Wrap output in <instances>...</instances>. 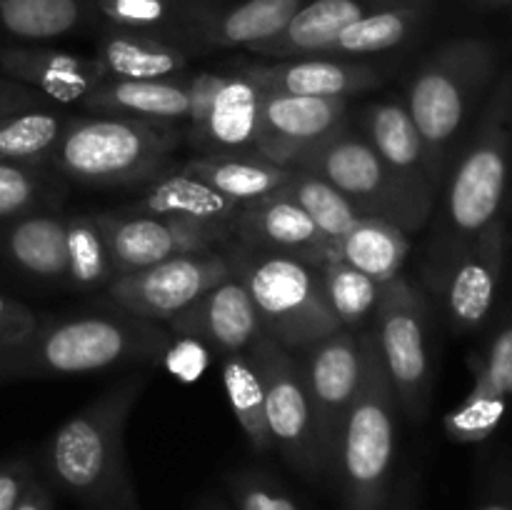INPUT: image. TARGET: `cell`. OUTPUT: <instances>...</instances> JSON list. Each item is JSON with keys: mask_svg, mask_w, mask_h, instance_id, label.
<instances>
[{"mask_svg": "<svg viewBox=\"0 0 512 510\" xmlns=\"http://www.w3.org/2000/svg\"><path fill=\"white\" fill-rule=\"evenodd\" d=\"M348 128V98L265 93L260 108L258 155L298 168L315 148Z\"/></svg>", "mask_w": 512, "mask_h": 510, "instance_id": "13", "label": "cell"}, {"mask_svg": "<svg viewBox=\"0 0 512 510\" xmlns=\"http://www.w3.org/2000/svg\"><path fill=\"white\" fill-rule=\"evenodd\" d=\"M308 0H218L188 40L190 55L233 50L275 38Z\"/></svg>", "mask_w": 512, "mask_h": 510, "instance_id": "23", "label": "cell"}, {"mask_svg": "<svg viewBox=\"0 0 512 510\" xmlns=\"http://www.w3.org/2000/svg\"><path fill=\"white\" fill-rule=\"evenodd\" d=\"M230 240L255 253L288 255L315 268L340 258L338 245L313 223V218L295 200L285 198L283 193L243 205Z\"/></svg>", "mask_w": 512, "mask_h": 510, "instance_id": "16", "label": "cell"}, {"mask_svg": "<svg viewBox=\"0 0 512 510\" xmlns=\"http://www.w3.org/2000/svg\"><path fill=\"white\" fill-rule=\"evenodd\" d=\"M98 23L95 0H0V25L20 40H55Z\"/></svg>", "mask_w": 512, "mask_h": 510, "instance_id": "31", "label": "cell"}, {"mask_svg": "<svg viewBox=\"0 0 512 510\" xmlns=\"http://www.w3.org/2000/svg\"><path fill=\"white\" fill-rule=\"evenodd\" d=\"M278 193L295 200L335 245H340V240L363 220V215L350 205V200L340 190L305 168H295L293 178Z\"/></svg>", "mask_w": 512, "mask_h": 510, "instance_id": "35", "label": "cell"}, {"mask_svg": "<svg viewBox=\"0 0 512 510\" xmlns=\"http://www.w3.org/2000/svg\"><path fill=\"white\" fill-rule=\"evenodd\" d=\"M180 170L233 203L248 205L278 193L293 178L295 168L270 163L260 155H195Z\"/></svg>", "mask_w": 512, "mask_h": 510, "instance_id": "30", "label": "cell"}, {"mask_svg": "<svg viewBox=\"0 0 512 510\" xmlns=\"http://www.w3.org/2000/svg\"><path fill=\"white\" fill-rule=\"evenodd\" d=\"M298 168L328 180L363 218L383 220L408 235L420 233L433 218L435 203L408 188L368 140L350 128L315 148Z\"/></svg>", "mask_w": 512, "mask_h": 510, "instance_id": "8", "label": "cell"}, {"mask_svg": "<svg viewBox=\"0 0 512 510\" xmlns=\"http://www.w3.org/2000/svg\"><path fill=\"white\" fill-rule=\"evenodd\" d=\"M230 275L233 268L225 250L213 248L178 255L133 273H118L108 283V298L115 308L135 318L165 325Z\"/></svg>", "mask_w": 512, "mask_h": 510, "instance_id": "12", "label": "cell"}, {"mask_svg": "<svg viewBox=\"0 0 512 510\" xmlns=\"http://www.w3.org/2000/svg\"><path fill=\"white\" fill-rule=\"evenodd\" d=\"M440 0H398L345 28L323 58H370L398 50L418 38L433 20ZM318 58V55H315Z\"/></svg>", "mask_w": 512, "mask_h": 510, "instance_id": "27", "label": "cell"}, {"mask_svg": "<svg viewBox=\"0 0 512 510\" xmlns=\"http://www.w3.org/2000/svg\"><path fill=\"white\" fill-rule=\"evenodd\" d=\"M505 410H508V403L468 393L458 408L445 415V433L455 443H480V440L493 435V430L503 420Z\"/></svg>", "mask_w": 512, "mask_h": 510, "instance_id": "40", "label": "cell"}, {"mask_svg": "<svg viewBox=\"0 0 512 510\" xmlns=\"http://www.w3.org/2000/svg\"><path fill=\"white\" fill-rule=\"evenodd\" d=\"M0 255L33 278L68 283L65 218L50 210H30L5 220L0 225Z\"/></svg>", "mask_w": 512, "mask_h": 510, "instance_id": "26", "label": "cell"}, {"mask_svg": "<svg viewBox=\"0 0 512 510\" xmlns=\"http://www.w3.org/2000/svg\"><path fill=\"white\" fill-rule=\"evenodd\" d=\"M0 70L10 80L28 85L53 103H68L78 108L105 80L95 55L88 58V55L43 48V45L0 48Z\"/></svg>", "mask_w": 512, "mask_h": 510, "instance_id": "21", "label": "cell"}, {"mask_svg": "<svg viewBox=\"0 0 512 510\" xmlns=\"http://www.w3.org/2000/svg\"><path fill=\"white\" fill-rule=\"evenodd\" d=\"M240 208L243 205L233 203L210 185L195 180L193 175L173 170L168 175H155L145 188L143 198L128 205L125 213L178 220V223L195 225V228L210 230L223 240H230Z\"/></svg>", "mask_w": 512, "mask_h": 510, "instance_id": "22", "label": "cell"}, {"mask_svg": "<svg viewBox=\"0 0 512 510\" xmlns=\"http://www.w3.org/2000/svg\"><path fill=\"white\" fill-rule=\"evenodd\" d=\"M338 255L383 285L403 273V263L410 255V235L383 220L363 218L340 240Z\"/></svg>", "mask_w": 512, "mask_h": 510, "instance_id": "33", "label": "cell"}, {"mask_svg": "<svg viewBox=\"0 0 512 510\" xmlns=\"http://www.w3.org/2000/svg\"><path fill=\"white\" fill-rule=\"evenodd\" d=\"M83 113L178 125L188 120L185 75L163 80H103L80 105Z\"/></svg>", "mask_w": 512, "mask_h": 510, "instance_id": "25", "label": "cell"}, {"mask_svg": "<svg viewBox=\"0 0 512 510\" xmlns=\"http://www.w3.org/2000/svg\"><path fill=\"white\" fill-rule=\"evenodd\" d=\"M398 0H308L275 38L253 45L248 55L260 60L315 58L358 20Z\"/></svg>", "mask_w": 512, "mask_h": 510, "instance_id": "24", "label": "cell"}, {"mask_svg": "<svg viewBox=\"0 0 512 510\" xmlns=\"http://www.w3.org/2000/svg\"><path fill=\"white\" fill-rule=\"evenodd\" d=\"M175 335L165 325L118 313L40 318L18 348L0 355V380H43L160 363Z\"/></svg>", "mask_w": 512, "mask_h": 510, "instance_id": "3", "label": "cell"}, {"mask_svg": "<svg viewBox=\"0 0 512 510\" xmlns=\"http://www.w3.org/2000/svg\"><path fill=\"white\" fill-rule=\"evenodd\" d=\"M70 115L60 108L35 105L0 118V163L48 165Z\"/></svg>", "mask_w": 512, "mask_h": 510, "instance_id": "32", "label": "cell"}, {"mask_svg": "<svg viewBox=\"0 0 512 510\" xmlns=\"http://www.w3.org/2000/svg\"><path fill=\"white\" fill-rule=\"evenodd\" d=\"M475 8H485V10H493V8H508L512 5V0H473Z\"/></svg>", "mask_w": 512, "mask_h": 510, "instance_id": "47", "label": "cell"}, {"mask_svg": "<svg viewBox=\"0 0 512 510\" xmlns=\"http://www.w3.org/2000/svg\"><path fill=\"white\" fill-rule=\"evenodd\" d=\"M178 143L180 133L170 123L73 113L50 165L65 178L95 188L150 183Z\"/></svg>", "mask_w": 512, "mask_h": 510, "instance_id": "6", "label": "cell"}, {"mask_svg": "<svg viewBox=\"0 0 512 510\" xmlns=\"http://www.w3.org/2000/svg\"><path fill=\"white\" fill-rule=\"evenodd\" d=\"M50 100L45 95L35 93L28 85L18 83V80L0 78V118L10 113H18V110L35 108V105H48Z\"/></svg>", "mask_w": 512, "mask_h": 510, "instance_id": "45", "label": "cell"}, {"mask_svg": "<svg viewBox=\"0 0 512 510\" xmlns=\"http://www.w3.org/2000/svg\"><path fill=\"white\" fill-rule=\"evenodd\" d=\"M388 510H408V495H400L398 500L390 498V505Z\"/></svg>", "mask_w": 512, "mask_h": 510, "instance_id": "49", "label": "cell"}, {"mask_svg": "<svg viewBox=\"0 0 512 510\" xmlns=\"http://www.w3.org/2000/svg\"><path fill=\"white\" fill-rule=\"evenodd\" d=\"M160 363H163L178 380L193 383V380H198L200 375L205 373V368H208L210 348H205L203 343H198V340L193 338H178V335H175L173 343L165 348Z\"/></svg>", "mask_w": 512, "mask_h": 510, "instance_id": "43", "label": "cell"}, {"mask_svg": "<svg viewBox=\"0 0 512 510\" xmlns=\"http://www.w3.org/2000/svg\"><path fill=\"white\" fill-rule=\"evenodd\" d=\"M143 390V375L110 385L45 443L50 483L88 510H138L125 460V425Z\"/></svg>", "mask_w": 512, "mask_h": 510, "instance_id": "2", "label": "cell"}, {"mask_svg": "<svg viewBox=\"0 0 512 510\" xmlns=\"http://www.w3.org/2000/svg\"><path fill=\"white\" fill-rule=\"evenodd\" d=\"M190 58L180 45L160 40L148 33L105 25L98 38L95 60L103 68L105 80H163L185 73Z\"/></svg>", "mask_w": 512, "mask_h": 510, "instance_id": "28", "label": "cell"}, {"mask_svg": "<svg viewBox=\"0 0 512 510\" xmlns=\"http://www.w3.org/2000/svg\"><path fill=\"white\" fill-rule=\"evenodd\" d=\"M265 90L233 65L223 70L208 113L188 130L200 155H258Z\"/></svg>", "mask_w": 512, "mask_h": 510, "instance_id": "19", "label": "cell"}, {"mask_svg": "<svg viewBox=\"0 0 512 510\" xmlns=\"http://www.w3.org/2000/svg\"><path fill=\"white\" fill-rule=\"evenodd\" d=\"M165 328L178 338L198 340L215 355L245 353L263 333L253 298L235 275L213 285L193 305L170 318Z\"/></svg>", "mask_w": 512, "mask_h": 510, "instance_id": "18", "label": "cell"}, {"mask_svg": "<svg viewBox=\"0 0 512 510\" xmlns=\"http://www.w3.org/2000/svg\"><path fill=\"white\" fill-rule=\"evenodd\" d=\"M303 365L305 393H308L310 415H313L315 445L323 480L335 483L340 440H343L348 413L358 395L363 375V345L360 333L338 330L330 338L310 345L298 353Z\"/></svg>", "mask_w": 512, "mask_h": 510, "instance_id": "11", "label": "cell"}, {"mask_svg": "<svg viewBox=\"0 0 512 510\" xmlns=\"http://www.w3.org/2000/svg\"><path fill=\"white\" fill-rule=\"evenodd\" d=\"M245 353L263 383L265 418L273 448L295 473L313 483H323L300 358L265 333H260Z\"/></svg>", "mask_w": 512, "mask_h": 510, "instance_id": "10", "label": "cell"}, {"mask_svg": "<svg viewBox=\"0 0 512 510\" xmlns=\"http://www.w3.org/2000/svg\"><path fill=\"white\" fill-rule=\"evenodd\" d=\"M55 203V185L43 168L0 163V223Z\"/></svg>", "mask_w": 512, "mask_h": 510, "instance_id": "38", "label": "cell"}, {"mask_svg": "<svg viewBox=\"0 0 512 510\" xmlns=\"http://www.w3.org/2000/svg\"><path fill=\"white\" fill-rule=\"evenodd\" d=\"M200 510H228V508H225L223 503H218V500H208V503H205Z\"/></svg>", "mask_w": 512, "mask_h": 510, "instance_id": "50", "label": "cell"}, {"mask_svg": "<svg viewBox=\"0 0 512 510\" xmlns=\"http://www.w3.org/2000/svg\"><path fill=\"white\" fill-rule=\"evenodd\" d=\"M363 375L340 440L335 485L343 510H388L398 450V400L373 330L360 333Z\"/></svg>", "mask_w": 512, "mask_h": 510, "instance_id": "5", "label": "cell"}, {"mask_svg": "<svg viewBox=\"0 0 512 510\" xmlns=\"http://www.w3.org/2000/svg\"><path fill=\"white\" fill-rule=\"evenodd\" d=\"M218 360L223 368V385L230 408L250 448L255 453H268L273 450V438H270L268 418H265V393L258 370L250 363L248 353H220Z\"/></svg>", "mask_w": 512, "mask_h": 510, "instance_id": "34", "label": "cell"}, {"mask_svg": "<svg viewBox=\"0 0 512 510\" xmlns=\"http://www.w3.org/2000/svg\"><path fill=\"white\" fill-rule=\"evenodd\" d=\"M33 480L35 470L30 460L15 458L0 465V510H15Z\"/></svg>", "mask_w": 512, "mask_h": 510, "instance_id": "44", "label": "cell"}, {"mask_svg": "<svg viewBox=\"0 0 512 510\" xmlns=\"http://www.w3.org/2000/svg\"><path fill=\"white\" fill-rule=\"evenodd\" d=\"M480 510H512V503L508 498H493L483 505Z\"/></svg>", "mask_w": 512, "mask_h": 510, "instance_id": "48", "label": "cell"}, {"mask_svg": "<svg viewBox=\"0 0 512 510\" xmlns=\"http://www.w3.org/2000/svg\"><path fill=\"white\" fill-rule=\"evenodd\" d=\"M373 318L375 343L398 408L413 423H425L433 403L430 313L425 295L400 273L383 283Z\"/></svg>", "mask_w": 512, "mask_h": 510, "instance_id": "9", "label": "cell"}, {"mask_svg": "<svg viewBox=\"0 0 512 510\" xmlns=\"http://www.w3.org/2000/svg\"><path fill=\"white\" fill-rule=\"evenodd\" d=\"M320 278H323L325 298H328V305L338 318L340 328L355 335L363 333L360 328L365 325V320L375 315L383 285L355 270L343 258L320 265Z\"/></svg>", "mask_w": 512, "mask_h": 510, "instance_id": "36", "label": "cell"}, {"mask_svg": "<svg viewBox=\"0 0 512 510\" xmlns=\"http://www.w3.org/2000/svg\"><path fill=\"white\" fill-rule=\"evenodd\" d=\"M470 368L475 375L473 393L508 403L512 398V320L498 330L483 355L470 360Z\"/></svg>", "mask_w": 512, "mask_h": 510, "instance_id": "39", "label": "cell"}, {"mask_svg": "<svg viewBox=\"0 0 512 510\" xmlns=\"http://www.w3.org/2000/svg\"><path fill=\"white\" fill-rule=\"evenodd\" d=\"M508 228L500 215L450 268L440 285L450 325L460 333L480 328L493 308L505 268Z\"/></svg>", "mask_w": 512, "mask_h": 510, "instance_id": "17", "label": "cell"}, {"mask_svg": "<svg viewBox=\"0 0 512 510\" xmlns=\"http://www.w3.org/2000/svg\"><path fill=\"white\" fill-rule=\"evenodd\" d=\"M223 250L253 298L263 333L285 350L298 355L343 330L325 298L320 268L288 255L255 253L235 240Z\"/></svg>", "mask_w": 512, "mask_h": 510, "instance_id": "7", "label": "cell"}, {"mask_svg": "<svg viewBox=\"0 0 512 510\" xmlns=\"http://www.w3.org/2000/svg\"><path fill=\"white\" fill-rule=\"evenodd\" d=\"M65 250H68V283L73 288H98V285L108 288L110 280L115 278V268L93 215L65 218Z\"/></svg>", "mask_w": 512, "mask_h": 510, "instance_id": "37", "label": "cell"}, {"mask_svg": "<svg viewBox=\"0 0 512 510\" xmlns=\"http://www.w3.org/2000/svg\"><path fill=\"white\" fill-rule=\"evenodd\" d=\"M93 218L103 233L115 275L150 268L178 255L205 253L218 248L220 243H228L210 230L178 220L155 218V215L118 210V213H95Z\"/></svg>", "mask_w": 512, "mask_h": 510, "instance_id": "14", "label": "cell"}, {"mask_svg": "<svg viewBox=\"0 0 512 510\" xmlns=\"http://www.w3.org/2000/svg\"><path fill=\"white\" fill-rule=\"evenodd\" d=\"M15 510H53V493L43 480H33Z\"/></svg>", "mask_w": 512, "mask_h": 510, "instance_id": "46", "label": "cell"}, {"mask_svg": "<svg viewBox=\"0 0 512 510\" xmlns=\"http://www.w3.org/2000/svg\"><path fill=\"white\" fill-rule=\"evenodd\" d=\"M253 78L265 93L313 95V98H348L385 83L393 65L370 58H295L243 60L235 65Z\"/></svg>", "mask_w": 512, "mask_h": 510, "instance_id": "15", "label": "cell"}, {"mask_svg": "<svg viewBox=\"0 0 512 510\" xmlns=\"http://www.w3.org/2000/svg\"><path fill=\"white\" fill-rule=\"evenodd\" d=\"M218 0H95L98 23L148 33L188 50L200 20ZM190 53V50H188Z\"/></svg>", "mask_w": 512, "mask_h": 510, "instance_id": "29", "label": "cell"}, {"mask_svg": "<svg viewBox=\"0 0 512 510\" xmlns=\"http://www.w3.org/2000/svg\"><path fill=\"white\" fill-rule=\"evenodd\" d=\"M225 488L238 510H300L298 500L283 488V483L263 470L230 473Z\"/></svg>", "mask_w": 512, "mask_h": 510, "instance_id": "41", "label": "cell"}, {"mask_svg": "<svg viewBox=\"0 0 512 510\" xmlns=\"http://www.w3.org/2000/svg\"><path fill=\"white\" fill-rule=\"evenodd\" d=\"M38 323L40 315L33 308L0 293V355L23 345Z\"/></svg>", "mask_w": 512, "mask_h": 510, "instance_id": "42", "label": "cell"}, {"mask_svg": "<svg viewBox=\"0 0 512 510\" xmlns=\"http://www.w3.org/2000/svg\"><path fill=\"white\" fill-rule=\"evenodd\" d=\"M500 60L495 40L463 35L438 45L410 75L403 100L438 188L498 80Z\"/></svg>", "mask_w": 512, "mask_h": 510, "instance_id": "4", "label": "cell"}, {"mask_svg": "<svg viewBox=\"0 0 512 510\" xmlns=\"http://www.w3.org/2000/svg\"><path fill=\"white\" fill-rule=\"evenodd\" d=\"M363 138L380 155L385 165L413 188L420 198L438 203L440 188L433 178L423 138L405 108L403 98H383L370 103L360 115Z\"/></svg>", "mask_w": 512, "mask_h": 510, "instance_id": "20", "label": "cell"}, {"mask_svg": "<svg viewBox=\"0 0 512 510\" xmlns=\"http://www.w3.org/2000/svg\"><path fill=\"white\" fill-rule=\"evenodd\" d=\"M510 165L512 68L500 70L440 188L443 203L428 248L430 280L438 290L455 260L503 215Z\"/></svg>", "mask_w": 512, "mask_h": 510, "instance_id": "1", "label": "cell"}]
</instances>
